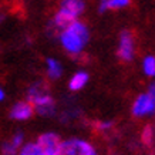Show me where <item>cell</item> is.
I'll return each instance as SVG.
<instances>
[{
  "mask_svg": "<svg viewBox=\"0 0 155 155\" xmlns=\"http://www.w3.org/2000/svg\"><path fill=\"white\" fill-rule=\"evenodd\" d=\"M88 37L90 34L87 26L81 21H77V20L74 23H71L60 36L61 44L73 56H77L78 53L83 51L85 44L88 43Z\"/></svg>",
  "mask_w": 155,
  "mask_h": 155,
  "instance_id": "obj_1",
  "label": "cell"
},
{
  "mask_svg": "<svg viewBox=\"0 0 155 155\" xmlns=\"http://www.w3.org/2000/svg\"><path fill=\"white\" fill-rule=\"evenodd\" d=\"M155 110V98L150 94L138 95L135 103L132 105V113L137 117H144L148 114H154Z\"/></svg>",
  "mask_w": 155,
  "mask_h": 155,
  "instance_id": "obj_2",
  "label": "cell"
},
{
  "mask_svg": "<svg viewBox=\"0 0 155 155\" xmlns=\"http://www.w3.org/2000/svg\"><path fill=\"white\" fill-rule=\"evenodd\" d=\"M134 36L131 31H122L120 36V47H118V57L124 61H131L134 58Z\"/></svg>",
  "mask_w": 155,
  "mask_h": 155,
  "instance_id": "obj_3",
  "label": "cell"
},
{
  "mask_svg": "<svg viewBox=\"0 0 155 155\" xmlns=\"http://www.w3.org/2000/svg\"><path fill=\"white\" fill-rule=\"evenodd\" d=\"M34 114V107L28 101H20L12 108L10 117L13 120H28Z\"/></svg>",
  "mask_w": 155,
  "mask_h": 155,
  "instance_id": "obj_4",
  "label": "cell"
},
{
  "mask_svg": "<svg viewBox=\"0 0 155 155\" xmlns=\"http://www.w3.org/2000/svg\"><path fill=\"white\" fill-rule=\"evenodd\" d=\"M74 21H75V17L73 14H70L68 12H66V10L60 9L56 13V16H54L51 26L56 28V30H58V31L63 33V31H64L71 23H74Z\"/></svg>",
  "mask_w": 155,
  "mask_h": 155,
  "instance_id": "obj_5",
  "label": "cell"
},
{
  "mask_svg": "<svg viewBox=\"0 0 155 155\" xmlns=\"http://www.w3.org/2000/svg\"><path fill=\"white\" fill-rule=\"evenodd\" d=\"M37 144L41 147L43 150H57V147L60 144V138L53 134V132H47V134H43L38 138Z\"/></svg>",
  "mask_w": 155,
  "mask_h": 155,
  "instance_id": "obj_6",
  "label": "cell"
},
{
  "mask_svg": "<svg viewBox=\"0 0 155 155\" xmlns=\"http://www.w3.org/2000/svg\"><path fill=\"white\" fill-rule=\"evenodd\" d=\"M60 9L68 12V13L73 14L75 19H77V16L84 10V2H78V0H66V2H61Z\"/></svg>",
  "mask_w": 155,
  "mask_h": 155,
  "instance_id": "obj_7",
  "label": "cell"
},
{
  "mask_svg": "<svg viewBox=\"0 0 155 155\" xmlns=\"http://www.w3.org/2000/svg\"><path fill=\"white\" fill-rule=\"evenodd\" d=\"M77 141L78 140H68V141L60 142L57 147V155H78Z\"/></svg>",
  "mask_w": 155,
  "mask_h": 155,
  "instance_id": "obj_8",
  "label": "cell"
},
{
  "mask_svg": "<svg viewBox=\"0 0 155 155\" xmlns=\"http://www.w3.org/2000/svg\"><path fill=\"white\" fill-rule=\"evenodd\" d=\"M88 83V74L85 71H78L73 75V78L70 80V90L73 91H78Z\"/></svg>",
  "mask_w": 155,
  "mask_h": 155,
  "instance_id": "obj_9",
  "label": "cell"
},
{
  "mask_svg": "<svg viewBox=\"0 0 155 155\" xmlns=\"http://www.w3.org/2000/svg\"><path fill=\"white\" fill-rule=\"evenodd\" d=\"M47 73L50 78H58L61 75V66L58 61L54 58H48L47 60Z\"/></svg>",
  "mask_w": 155,
  "mask_h": 155,
  "instance_id": "obj_10",
  "label": "cell"
},
{
  "mask_svg": "<svg viewBox=\"0 0 155 155\" xmlns=\"http://www.w3.org/2000/svg\"><path fill=\"white\" fill-rule=\"evenodd\" d=\"M43 148L38 145L37 142H30L21 148L19 155H41Z\"/></svg>",
  "mask_w": 155,
  "mask_h": 155,
  "instance_id": "obj_11",
  "label": "cell"
},
{
  "mask_svg": "<svg viewBox=\"0 0 155 155\" xmlns=\"http://www.w3.org/2000/svg\"><path fill=\"white\" fill-rule=\"evenodd\" d=\"M142 66H144V71H145L147 75H151V77H152V75L155 74V58H154V56L145 57Z\"/></svg>",
  "mask_w": 155,
  "mask_h": 155,
  "instance_id": "obj_12",
  "label": "cell"
},
{
  "mask_svg": "<svg viewBox=\"0 0 155 155\" xmlns=\"http://www.w3.org/2000/svg\"><path fill=\"white\" fill-rule=\"evenodd\" d=\"M105 5H107V9H121V7H127L130 5V2L128 0H108L105 2Z\"/></svg>",
  "mask_w": 155,
  "mask_h": 155,
  "instance_id": "obj_13",
  "label": "cell"
},
{
  "mask_svg": "<svg viewBox=\"0 0 155 155\" xmlns=\"http://www.w3.org/2000/svg\"><path fill=\"white\" fill-rule=\"evenodd\" d=\"M152 138H154V130L151 125H147L144 132H142V141L145 142L147 145H150V144H152Z\"/></svg>",
  "mask_w": 155,
  "mask_h": 155,
  "instance_id": "obj_14",
  "label": "cell"
},
{
  "mask_svg": "<svg viewBox=\"0 0 155 155\" xmlns=\"http://www.w3.org/2000/svg\"><path fill=\"white\" fill-rule=\"evenodd\" d=\"M21 142H23V134L19 132V134H16V135L13 137V140H12V142H10V145L17 150V148L21 145Z\"/></svg>",
  "mask_w": 155,
  "mask_h": 155,
  "instance_id": "obj_15",
  "label": "cell"
},
{
  "mask_svg": "<svg viewBox=\"0 0 155 155\" xmlns=\"http://www.w3.org/2000/svg\"><path fill=\"white\" fill-rule=\"evenodd\" d=\"M2 151H3V155H16V154H17V150L10 145V142L5 144V145H3V150H2Z\"/></svg>",
  "mask_w": 155,
  "mask_h": 155,
  "instance_id": "obj_16",
  "label": "cell"
},
{
  "mask_svg": "<svg viewBox=\"0 0 155 155\" xmlns=\"http://www.w3.org/2000/svg\"><path fill=\"white\" fill-rule=\"evenodd\" d=\"M111 127H113V122H111V121H107V122H100V124H98V130H101V131L110 130Z\"/></svg>",
  "mask_w": 155,
  "mask_h": 155,
  "instance_id": "obj_17",
  "label": "cell"
},
{
  "mask_svg": "<svg viewBox=\"0 0 155 155\" xmlns=\"http://www.w3.org/2000/svg\"><path fill=\"white\" fill-rule=\"evenodd\" d=\"M41 155H57V150H43Z\"/></svg>",
  "mask_w": 155,
  "mask_h": 155,
  "instance_id": "obj_18",
  "label": "cell"
},
{
  "mask_svg": "<svg viewBox=\"0 0 155 155\" xmlns=\"http://www.w3.org/2000/svg\"><path fill=\"white\" fill-rule=\"evenodd\" d=\"M105 10H107V5H105V2H103V3L100 5V9H98V12H100V13H104Z\"/></svg>",
  "mask_w": 155,
  "mask_h": 155,
  "instance_id": "obj_19",
  "label": "cell"
},
{
  "mask_svg": "<svg viewBox=\"0 0 155 155\" xmlns=\"http://www.w3.org/2000/svg\"><path fill=\"white\" fill-rule=\"evenodd\" d=\"M3 98H5V91H3V90L0 88V101H2Z\"/></svg>",
  "mask_w": 155,
  "mask_h": 155,
  "instance_id": "obj_20",
  "label": "cell"
}]
</instances>
